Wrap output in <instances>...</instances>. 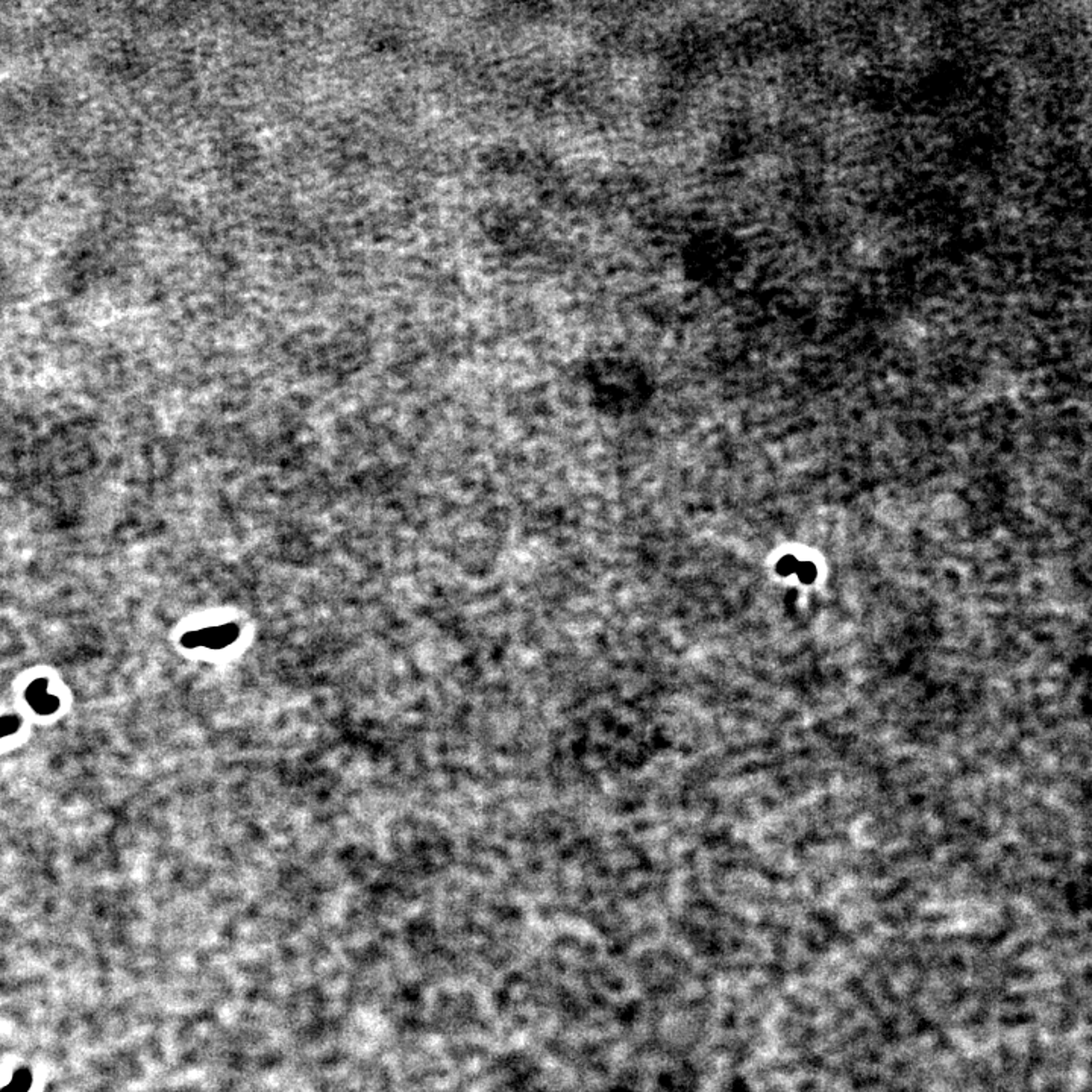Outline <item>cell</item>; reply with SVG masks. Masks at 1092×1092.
Wrapping results in <instances>:
<instances>
[{"instance_id":"1","label":"cell","mask_w":1092,"mask_h":1092,"mask_svg":"<svg viewBox=\"0 0 1092 1092\" xmlns=\"http://www.w3.org/2000/svg\"><path fill=\"white\" fill-rule=\"evenodd\" d=\"M237 637H238V628L232 624H226V626L209 627L198 632L187 633L182 637L181 643L186 648L222 649L234 642Z\"/></svg>"},{"instance_id":"2","label":"cell","mask_w":1092,"mask_h":1092,"mask_svg":"<svg viewBox=\"0 0 1092 1092\" xmlns=\"http://www.w3.org/2000/svg\"><path fill=\"white\" fill-rule=\"evenodd\" d=\"M25 700L29 704V707L40 716H50V715L56 714L61 706L60 698L50 693L49 680L44 677L35 678L33 683H29V686L25 691Z\"/></svg>"},{"instance_id":"3","label":"cell","mask_w":1092,"mask_h":1092,"mask_svg":"<svg viewBox=\"0 0 1092 1092\" xmlns=\"http://www.w3.org/2000/svg\"><path fill=\"white\" fill-rule=\"evenodd\" d=\"M22 725V719L17 715H4L0 716V739L8 737V736L16 735L18 729Z\"/></svg>"},{"instance_id":"4","label":"cell","mask_w":1092,"mask_h":1092,"mask_svg":"<svg viewBox=\"0 0 1092 1092\" xmlns=\"http://www.w3.org/2000/svg\"><path fill=\"white\" fill-rule=\"evenodd\" d=\"M31 1087V1076L28 1071H18L11 1083L2 1092H26Z\"/></svg>"},{"instance_id":"5","label":"cell","mask_w":1092,"mask_h":1092,"mask_svg":"<svg viewBox=\"0 0 1092 1092\" xmlns=\"http://www.w3.org/2000/svg\"><path fill=\"white\" fill-rule=\"evenodd\" d=\"M796 569H798V563H796V559L794 555H786L777 565V571L781 575H789L792 572H795Z\"/></svg>"}]
</instances>
